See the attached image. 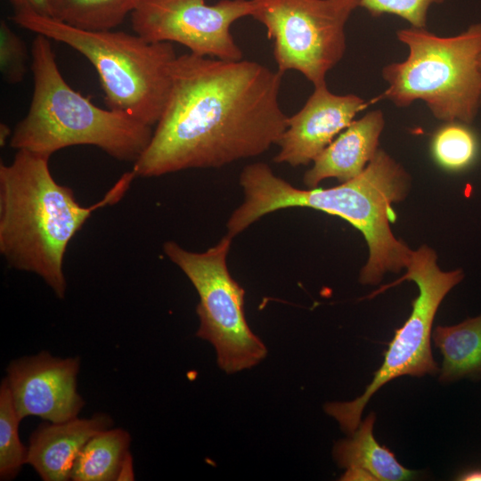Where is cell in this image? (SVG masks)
Returning <instances> with one entry per match:
<instances>
[{"mask_svg": "<svg viewBox=\"0 0 481 481\" xmlns=\"http://www.w3.org/2000/svg\"><path fill=\"white\" fill-rule=\"evenodd\" d=\"M282 76L254 61L177 55L162 114L133 165L135 176L221 167L278 145L288 119L279 101Z\"/></svg>", "mask_w": 481, "mask_h": 481, "instance_id": "1", "label": "cell"}, {"mask_svg": "<svg viewBox=\"0 0 481 481\" xmlns=\"http://www.w3.org/2000/svg\"><path fill=\"white\" fill-rule=\"evenodd\" d=\"M410 183L404 168L383 150H378L361 175L327 189L296 188L267 164L252 163L240 175L244 200L227 221V235L233 238L264 216L288 208H310L339 216L364 236L370 255L360 281L374 285L386 273H398L410 262L412 251L390 228L395 219L392 203L405 198Z\"/></svg>", "mask_w": 481, "mask_h": 481, "instance_id": "2", "label": "cell"}, {"mask_svg": "<svg viewBox=\"0 0 481 481\" xmlns=\"http://www.w3.org/2000/svg\"><path fill=\"white\" fill-rule=\"evenodd\" d=\"M49 159L19 150L10 164H0V253L9 266L37 274L62 299L69 241L94 210L123 197L135 175L125 173L100 201L84 207L70 187L55 181Z\"/></svg>", "mask_w": 481, "mask_h": 481, "instance_id": "3", "label": "cell"}, {"mask_svg": "<svg viewBox=\"0 0 481 481\" xmlns=\"http://www.w3.org/2000/svg\"><path fill=\"white\" fill-rule=\"evenodd\" d=\"M51 41L40 34L33 39L31 102L12 131L10 146L51 157L67 147L91 145L115 159L135 163L149 144L153 127L100 108L73 89L60 71Z\"/></svg>", "mask_w": 481, "mask_h": 481, "instance_id": "4", "label": "cell"}, {"mask_svg": "<svg viewBox=\"0 0 481 481\" xmlns=\"http://www.w3.org/2000/svg\"><path fill=\"white\" fill-rule=\"evenodd\" d=\"M18 26L78 52L95 69L108 109L154 127L167 102L171 68L177 57L172 43L151 42L124 31L87 30L50 16L14 12Z\"/></svg>", "mask_w": 481, "mask_h": 481, "instance_id": "5", "label": "cell"}, {"mask_svg": "<svg viewBox=\"0 0 481 481\" xmlns=\"http://www.w3.org/2000/svg\"><path fill=\"white\" fill-rule=\"evenodd\" d=\"M396 37L409 54L382 69L387 88L374 101L404 108L420 100L436 119L471 124L481 107V23L453 37L415 27L397 30Z\"/></svg>", "mask_w": 481, "mask_h": 481, "instance_id": "6", "label": "cell"}, {"mask_svg": "<svg viewBox=\"0 0 481 481\" xmlns=\"http://www.w3.org/2000/svg\"><path fill=\"white\" fill-rule=\"evenodd\" d=\"M232 238L225 235L204 252H192L167 240L163 251L187 276L198 292V338L211 343L219 367L227 373L249 369L267 355L244 314V289L231 276L227 255Z\"/></svg>", "mask_w": 481, "mask_h": 481, "instance_id": "7", "label": "cell"}, {"mask_svg": "<svg viewBox=\"0 0 481 481\" xmlns=\"http://www.w3.org/2000/svg\"><path fill=\"white\" fill-rule=\"evenodd\" d=\"M407 273L391 284L381 287L369 298L408 280L419 288L412 301V313L404 324L395 330L385 351L384 361L363 395L350 402L329 403L324 410L335 418L343 431L352 434L361 422L363 411L371 396L388 381L404 376L422 377L438 371L434 361L430 338L432 324L445 295L464 277L461 269L443 272L436 264V255L424 245L412 251Z\"/></svg>", "mask_w": 481, "mask_h": 481, "instance_id": "8", "label": "cell"}, {"mask_svg": "<svg viewBox=\"0 0 481 481\" xmlns=\"http://www.w3.org/2000/svg\"><path fill=\"white\" fill-rule=\"evenodd\" d=\"M361 0H258L252 18L273 42L281 74L296 70L314 86L343 58L346 24Z\"/></svg>", "mask_w": 481, "mask_h": 481, "instance_id": "9", "label": "cell"}, {"mask_svg": "<svg viewBox=\"0 0 481 481\" xmlns=\"http://www.w3.org/2000/svg\"><path fill=\"white\" fill-rule=\"evenodd\" d=\"M257 6L258 0H137L130 18L135 33L151 42L177 43L196 55L237 61L243 53L231 27Z\"/></svg>", "mask_w": 481, "mask_h": 481, "instance_id": "10", "label": "cell"}, {"mask_svg": "<svg viewBox=\"0 0 481 481\" xmlns=\"http://www.w3.org/2000/svg\"><path fill=\"white\" fill-rule=\"evenodd\" d=\"M80 358L42 351L12 360L4 378L19 417L58 423L77 418L85 401L77 388Z\"/></svg>", "mask_w": 481, "mask_h": 481, "instance_id": "11", "label": "cell"}, {"mask_svg": "<svg viewBox=\"0 0 481 481\" xmlns=\"http://www.w3.org/2000/svg\"><path fill=\"white\" fill-rule=\"evenodd\" d=\"M314 89L304 106L288 117L287 127L273 160L291 167L306 166L369 105L356 94H335L327 84Z\"/></svg>", "mask_w": 481, "mask_h": 481, "instance_id": "12", "label": "cell"}, {"mask_svg": "<svg viewBox=\"0 0 481 481\" xmlns=\"http://www.w3.org/2000/svg\"><path fill=\"white\" fill-rule=\"evenodd\" d=\"M112 426L113 420L106 413L58 423L44 422L29 437L27 464L44 481L70 480L83 446L96 433Z\"/></svg>", "mask_w": 481, "mask_h": 481, "instance_id": "13", "label": "cell"}, {"mask_svg": "<svg viewBox=\"0 0 481 481\" xmlns=\"http://www.w3.org/2000/svg\"><path fill=\"white\" fill-rule=\"evenodd\" d=\"M384 126L380 110L368 111L354 120L314 160L304 175L305 184L315 188L327 178L345 183L361 175L379 150Z\"/></svg>", "mask_w": 481, "mask_h": 481, "instance_id": "14", "label": "cell"}, {"mask_svg": "<svg viewBox=\"0 0 481 481\" xmlns=\"http://www.w3.org/2000/svg\"><path fill=\"white\" fill-rule=\"evenodd\" d=\"M375 414L371 412L346 439L336 443L333 456L340 468L356 469L370 474L374 480L402 481L416 472L402 466L394 453L380 445L373 436Z\"/></svg>", "mask_w": 481, "mask_h": 481, "instance_id": "15", "label": "cell"}, {"mask_svg": "<svg viewBox=\"0 0 481 481\" xmlns=\"http://www.w3.org/2000/svg\"><path fill=\"white\" fill-rule=\"evenodd\" d=\"M432 338L443 355L441 381L481 379V314L453 326H437Z\"/></svg>", "mask_w": 481, "mask_h": 481, "instance_id": "16", "label": "cell"}, {"mask_svg": "<svg viewBox=\"0 0 481 481\" xmlns=\"http://www.w3.org/2000/svg\"><path fill=\"white\" fill-rule=\"evenodd\" d=\"M130 434L109 428L93 436L80 451L70 480L114 481L129 452Z\"/></svg>", "mask_w": 481, "mask_h": 481, "instance_id": "17", "label": "cell"}, {"mask_svg": "<svg viewBox=\"0 0 481 481\" xmlns=\"http://www.w3.org/2000/svg\"><path fill=\"white\" fill-rule=\"evenodd\" d=\"M137 0H48L49 16L87 30L114 29L130 16Z\"/></svg>", "mask_w": 481, "mask_h": 481, "instance_id": "18", "label": "cell"}, {"mask_svg": "<svg viewBox=\"0 0 481 481\" xmlns=\"http://www.w3.org/2000/svg\"><path fill=\"white\" fill-rule=\"evenodd\" d=\"M16 411L8 384L4 379L0 386V479L12 480L27 464L28 447L20 439Z\"/></svg>", "mask_w": 481, "mask_h": 481, "instance_id": "19", "label": "cell"}, {"mask_svg": "<svg viewBox=\"0 0 481 481\" xmlns=\"http://www.w3.org/2000/svg\"><path fill=\"white\" fill-rule=\"evenodd\" d=\"M445 123L432 139V154L437 163L446 169H463L477 156V138L468 124L459 121Z\"/></svg>", "mask_w": 481, "mask_h": 481, "instance_id": "20", "label": "cell"}, {"mask_svg": "<svg viewBox=\"0 0 481 481\" xmlns=\"http://www.w3.org/2000/svg\"><path fill=\"white\" fill-rule=\"evenodd\" d=\"M31 64V53L22 38L4 20L0 21V71L9 84H19Z\"/></svg>", "mask_w": 481, "mask_h": 481, "instance_id": "21", "label": "cell"}, {"mask_svg": "<svg viewBox=\"0 0 481 481\" xmlns=\"http://www.w3.org/2000/svg\"><path fill=\"white\" fill-rule=\"evenodd\" d=\"M444 0H361L360 7L364 8L372 17L385 13L396 15L407 20L412 27L426 28L429 7L442 4Z\"/></svg>", "mask_w": 481, "mask_h": 481, "instance_id": "22", "label": "cell"}, {"mask_svg": "<svg viewBox=\"0 0 481 481\" xmlns=\"http://www.w3.org/2000/svg\"><path fill=\"white\" fill-rule=\"evenodd\" d=\"M14 7V12H29L49 16L48 0H8Z\"/></svg>", "mask_w": 481, "mask_h": 481, "instance_id": "23", "label": "cell"}, {"mask_svg": "<svg viewBox=\"0 0 481 481\" xmlns=\"http://www.w3.org/2000/svg\"><path fill=\"white\" fill-rule=\"evenodd\" d=\"M134 469H133V458L129 453L125 459L120 470L118 476V481L121 480H134L135 478Z\"/></svg>", "mask_w": 481, "mask_h": 481, "instance_id": "24", "label": "cell"}, {"mask_svg": "<svg viewBox=\"0 0 481 481\" xmlns=\"http://www.w3.org/2000/svg\"><path fill=\"white\" fill-rule=\"evenodd\" d=\"M458 478L463 481H479L481 480V469L468 470L461 474Z\"/></svg>", "mask_w": 481, "mask_h": 481, "instance_id": "25", "label": "cell"}, {"mask_svg": "<svg viewBox=\"0 0 481 481\" xmlns=\"http://www.w3.org/2000/svg\"><path fill=\"white\" fill-rule=\"evenodd\" d=\"M12 132L6 124H1L0 126V142L1 145H4L6 141L11 139Z\"/></svg>", "mask_w": 481, "mask_h": 481, "instance_id": "26", "label": "cell"}, {"mask_svg": "<svg viewBox=\"0 0 481 481\" xmlns=\"http://www.w3.org/2000/svg\"><path fill=\"white\" fill-rule=\"evenodd\" d=\"M479 70H480V74H481V53H480V55H479Z\"/></svg>", "mask_w": 481, "mask_h": 481, "instance_id": "27", "label": "cell"}]
</instances>
